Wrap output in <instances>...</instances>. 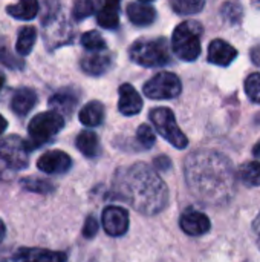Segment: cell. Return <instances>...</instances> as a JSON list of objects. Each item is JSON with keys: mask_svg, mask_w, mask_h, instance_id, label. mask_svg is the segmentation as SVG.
<instances>
[{"mask_svg": "<svg viewBox=\"0 0 260 262\" xmlns=\"http://www.w3.org/2000/svg\"><path fill=\"white\" fill-rule=\"evenodd\" d=\"M21 187L29 190V192H37V193H49L54 186L44 180H38V178H25L20 181Z\"/></svg>", "mask_w": 260, "mask_h": 262, "instance_id": "29", "label": "cell"}, {"mask_svg": "<svg viewBox=\"0 0 260 262\" xmlns=\"http://www.w3.org/2000/svg\"><path fill=\"white\" fill-rule=\"evenodd\" d=\"M253 154H254V157H257L260 158V141L254 146V149H253Z\"/></svg>", "mask_w": 260, "mask_h": 262, "instance_id": "39", "label": "cell"}, {"mask_svg": "<svg viewBox=\"0 0 260 262\" xmlns=\"http://www.w3.org/2000/svg\"><path fill=\"white\" fill-rule=\"evenodd\" d=\"M182 91L181 80L172 72H159L144 86V94L152 100H172Z\"/></svg>", "mask_w": 260, "mask_h": 262, "instance_id": "8", "label": "cell"}, {"mask_svg": "<svg viewBox=\"0 0 260 262\" xmlns=\"http://www.w3.org/2000/svg\"><path fill=\"white\" fill-rule=\"evenodd\" d=\"M221 14H222L225 21L236 25L242 20V6L236 2H227V3H224Z\"/></svg>", "mask_w": 260, "mask_h": 262, "instance_id": "28", "label": "cell"}, {"mask_svg": "<svg viewBox=\"0 0 260 262\" xmlns=\"http://www.w3.org/2000/svg\"><path fill=\"white\" fill-rule=\"evenodd\" d=\"M185 181L199 201L222 206L236 193V173L231 161L215 150H198L185 160Z\"/></svg>", "mask_w": 260, "mask_h": 262, "instance_id": "1", "label": "cell"}, {"mask_svg": "<svg viewBox=\"0 0 260 262\" xmlns=\"http://www.w3.org/2000/svg\"><path fill=\"white\" fill-rule=\"evenodd\" d=\"M127 17L136 26H147L155 21L156 11L153 6L146 3H130L127 6Z\"/></svg>", "mask_w": 260, "mask_h": 262, "instance_id": "16", "label": "cell"}, {"mask_svg": "<svg viewBox=\"0 0 260 262\" xmlns=\"http://www.w3.org/2000/svg\"><path fill=\"white\" fill-rule=\"evenodd\" d=\"M238 57V51L227 41L216 38L208 46V61L218 66H228Z\"/></svg>", "mask_w": 260, "mask_h": 262, "instance_id": "14", "label": "cell"}, {"mask_svg": "<svg viewBox=\"0 0 260 262\" xmlns=\"http://www.w3.org/2000/svg\"><path fill=\"white\" fill-rule=\"evenodd\" d=\"M110 57L106 54H93L81 58V69L90 75H101L110 68Z\"/></svg>", "mask_w": 260, "mask_h": 262, "instance_id": "18", "label": "cell"}, {"mask_svg": "<svg viewBox=\"0 0 260 262\" xmlns=\"http://www.w3.org/2000/svg\"><path fill=\"white\" fill-rule=\"evenodd\" d=\"M129 55L132 61L146 68L164 66L170 61V52L166 38L138 40L130 46Z\"/></svg>", "mask_w": 260, "mask_h": 262, "instance_id": "4", "label": "cell"}, {"mask_svg": "<svg viewBox=\"0 0 260 262\" xmlns=\"http://www.w3.org/2000/svg\"><path fill=\"white\" fill-rule=\"evenodd\" d=\"M245 92L253 103L260 104V72L251 74L245 80Z\"/></svg>", "mask_w": 260, "mask_h": 262, "instance_id": "30", "label": "cell"}, {"mask_svg": "<svg viewBox=\"0 0 260 262\" xmlns=\"http://www.w3.org/2000/svg\"><path fill=\"white\" fill-rule=\"evenodd\" d=\"M3 84H5V78H3V75H0V91L3 88Z\"/></svg>", "mask_w": 260, "mask_h": 262, "instance_id": "40", "label": "cell"}, {"mask_svg": "<svg viewBox=\"0 0 260 262\" xmlns=\"http://www.w3.org/2000/svg\"><path fill=\"white\" fill-rule=\"evenodd\" d=\"M120 100H118V109L123 115L126 117H132L141 112L143 109V100L139 97V94L135 91V88L132 84H121L120 86Z\"/></svg>", "mask_w": 260, "mask_h": 262, "instance_id": "13", "label": "cell"}, {"mask_svg": "<svg viewBox=\"0 0 260 262\" xmlns=\"http://www.w3.org/2000/svg\"><path fill=\"white\" fill-rule=\"evenodd\" d=\"M80 121L87 127L100 126L104 120V106L100 101H90L80 111Z\"/></svg>", "mask_w": 260, "mask_h": 262, "instance_id": "19", "label": "cell"}, {"mask_svg": "<svg viewBox=\"0 0 260 262\" xmlns=\"http://www.w3.org/2000/svg\"><path fill=\"white\" fill-rule=\"evenodd\" d=\"M0 161L12 170H21L28 167L29 164L28 143L17 135L3 138L0 141Z\"/></svg>", "mask_w": 260, "mask_h": 262, "instance_id": "7", "label": "cell"}, {"mask_svg": "<svg viewBox=\"0 0 260 262\" xmlns=\"http://www.w3.org/2000/svg\"><path fill=\"white\" fill-rule=\"evenodd\" d=\"M172 8L179 15L198 14L204 9L205 0H172Z\"/></svg>", "mask_w": 260, "mask_h": 262, "instance_id": "25", "label": "cell"}, {"mask_svg": "<svg viewBox=\"0 0 260 262\" xmlns=\"http://www.w3.org/2000/svg\"><path fill=\"white\" fill-rule=\"evenodd\" d=\"M8 262H66V255L46 249H18Z\"/></svg>", "mask_w": 260, "mask_h": 262, "instance_id": "11", "label": "cell"}, {"mask_svg": "<svg viewBox=\"0 0 260 262\" xmlns=\"http://www.w3.org/2000/svg\"><path fill=\"white\" fill-rule=\"evenodd\" d=\"M253 233H254V236H256L257 246L260 247V213L257 215V218L254 220V223H253Z\"/></svg>", "mask_w": 260, "mask_h": 262, "instance_id": "35", "label": "cell"}, {"mask_svg": "<svg viewBox=\"0 0 260 262\" xmlns=\"http://www.w3.org/2000/svg\"><path fill=\"white\" fill-rule=\"evenodd\" d=\"M3 238H5V224H3V221L0 220V243H2Z\"/></svg>", "mask_w": 260, "mask_h": 262, "instance_id": "38", "label": "cell"}, {"mask_svg": "<svg viewBox=\"0 0 260 262\" xmlns=\"http://www.w3.org/2000/svg\"><path fill=\"white\" fill-rule=\"evenodd\" d=\"M81 45L87 51H92V52H103L106 49V41L101 37V34L97 32V31L84 32L83 37H81Z\"/></svg>", "mask_w": 260, "mask_h": 262, "instance_id": "27", "label": "cell"}, {"mask_svg": "<svg viewBox=\"0 0 260 262\" xmlns=\"http://www.w3.org/2000/svg\"><path fill=\"white\" fill-rule=\"evenodd\" d=\"M202 26L198 21H182L172 37V48L176 57L184 61H195L201 55Z\"/></svg>", "mask_w": 260, "mask_h": 262, "instance_id": "3", "label": "cell"}, {"mask_svg": "<svg viewBox=\"0 0 260 262\" xmlns=\"http://www.w3.org/2000/svg\"><path fill=\"white\" fill-rule=\"evenodd\" d=\"M238 177L248 187H257V186H260V163L259 161L245 163L244 166H241Z\"/></svg>", "mask_w": 260, "mask_h": 262, "instance_id": "23", "label": "cell"}, {"mask_svg": "<svg viewBox=\"0 0 260 262\" xmlns=\"http://www.w3.org/2000/svg\"><path fill=\"white\" fill-rule=\"evenodd\" d=\"M98 229H100V224H98V221H97L93 216H89V218H86V221H84V227H83V236H84V238H93V236L97 235Z\"/></svg>", "mask_w": 260, "mask_h": 262, "instance_id": "33", "label": "cell"}, {"mask_svg": "<svg viewBox=\"0 0 260 262\" xmlns=\"http://www.w3.org/2000/svg\"><path fill=\"white\" fill-rule=\"evenodd\" d=\"M250 57H251V60H253V63H254L256 66H260V45L254 46V48L251 49Z\"/></svg>", "mask_w": 260, "mask_h": 262, "instance_id": "36", "label": "cell"}, {"mask_svg": "<svg viewBox=\"0 0 260 262\" xmlns=\"http://www.w3.org/2000/svg\"><path fill=\"white\" fill-rule=\"evenodd\" d=\"M153 163H155V167L158 170H169L170 166H172V163H170V160L167 157H158V158H155Z\"/></svg>", "mask_w": 260, "mask_h": 262, "instance_id": "34", "label": "cell"}, {"mask_svg": "<svg viewBox=\"0 0 260 262\" xmlns=\"http://www.w3.org/2000/svg\"><path fill=\"white\" fill-rule=\"evenodd\" d=\"M120 0H104V5L100 8L97 20L106 29H115L120 23L118 17Z\"/></svg>", "mask_w": 260, "mask_h": 262, "instance_id": "17", "label": "cell"}, {"mask_svg": "<svg viewBox=\"0 0 260 262\" xmlns=\"http://www.w3.org/2000/svg\"><path fill=\"white\" fill-rule=\"evenodd\" d=\"M64 126V120H63V115L55 112V111H48V112H43V114H38L35 115L31 123H29V143H28V147L29 149H34L40 144H44L48 143L54 135H57Z\"/></svg>", "mask_w": 260, "mask_h": 262, "instance_id": "5", "label": "cell"}, {"mask_svg": "<svg viewBox=\"0 0 260 262\" xmlns=\"http://www.w3.org/2000/svg\"><path fill=\"white\" fill-rule=\"evenodd\" d=\"M75 104H77V97L69 91H61V92L55 94L54 97H51V100H49V106L58 114L64 112L69 115L72 112V109L75 107Z\"/></svg>", "mask_w": 260, "mask_h": 262, "instance_id": "22", "label": "cell"}, {"mask_svg": "<svg viewBox=\"0 0 260 262\" xmlns=\"http://www.w3.org/2000/svg\"><path fill=\"white\" fill-rule=\"evenodd\" d=\"M141 2H146L147 3V2H152V0H141Z\"/></svg>", "mask_w": 260, "mask_h": 262, "instance_id": "42", "label": "cell"}, {"mask_svg": "<svg viewBox=\"0 0 260 262\" xmlns=\"http://www.w3.org/2000/svg\"><path fill=\"white\" fill-rule=\"evenodd\" d=\"M72 166V160L66 152L61 150H51L43 154L38 161H37V167L44 172V173H64L70 169Z\"/></svg>", "mask_w": 260, "mask_h": 262, "instance_id": "10", "label": "cell"}, {"mask_svg": "<svg viewBox=\"0 0 260 262\" xmlns=\"http://www.w3.org/2000/svg\"><path fill=\"white\" fill-rule=\"evenodd\" d=\"M6 127H8V121L0 115V135L6 130Z\"/></svg>", "mask_w": 260, "mask_h": 262, "instance_id": "37", "label": "cell"}, {"mask_svg": "<svg viewBox=\"0 0 260 262\" xmlns=\"http://www.w3.org/2000/svg\"><path fill=\"white\" fill-rule=\"evenodd\" d=\"M101 223L107 235L123 236L129 229V213L120 206H109L103 210Z\"/></svg>", "mask_w": 260, "mask_h": 262, "instance_id": "9", "label": "cell"}, {"mask_svg": "<svg viewBox=\"0 0 260 262\" xmlns=\"http://www.w3.org/2000/svg\"><path fill=\"white\" fill-rule=\"evenodd\" d=\"M150 120L156 127L158 134L166 138L176 149H185L188 146V140L184 132L176 124L175 114L169 107H155L150 112Z\"/></svg>", "mask_w": 260, "mask_h": 262, "instance_id": "6", "label": "cell"}, {"mask_svg": "<svg viewBox=\"0 0 260 262\" xmlns=\"http://www.w3.org/2000/svg\"><path fill=\"white\" fill-rule=\"evenodd\" d=\"M253 3H254L256 6H260V0H253Z\"/></svg>", "mask_w": 260, "mask_h": 262, "instance_id": "41", "label": "cell"}, {"mask_svg": "<svg viewBox=\"0 0 260 262\" xmlns=\"http://www.w3.org/2000/svg\"><path fill=\"white\" fill-rule=\"evenodd\" d=\"M77 147L84 157H89V158L97 157L100 152V141H98L97 134L90 130L80 132V135L77 137Z\"/></svg>", "mask_w": 260, "mask_h": 262, "instance_id": "21", "label": "cell"}, {"mask_svg": "<svg viewBox=\"0 0 260 262\" xmlns=\"http://www.w3.org/2000/svg\"><path fill=\"white\" fill-rule=\"evenodd\" d=\"M0 63H3L5 66H8L11 69L23 68V61L18 57H15L14 54H11L6 48H0Z\"/></svg>", "mask_w": 260, "mask_h": 262, "instance_id": "32", "label": "cell"}, {"mask_svg": "<svg viewBox=\"0 0 260 262\" xmlns=\"http://www.w3.org/2000/svg\"><path fill=\"white\" fill-rule=\"evenodd\" d=\"M35 38H37V31H35V28H32V26H25V28L18 32L17 43H15V51H17L20 55H28V54L32 51V48H34Z\"/></svg>", "mask_w": 260, "mask_h": 262, "instance_id": "24", "label": "cell"}, {"mask_svg": "<svg viewBox=\"0 0 260 262\" xmlns=\"http://www.w3.org/2000/svg\"><path fill=\"white\" fill-rule=\"evenodd\" d=\"M35 103H37V94L32 89H29V88H20L12 95L11 109L17 115L23 117L29 111H32V107L35 106Z\"/></svg>", "mask_w": 260, "mask_h": 262, "instance_id": "15", "label": "cell"}, {"mask_svg": "<svg viewBox=\"0 0 260 262\" xmlns=\"http://www.w3.org/2000/svg\"><path fill=\"white\" fill-rule=\"evenodd\" d=\"M8 14L17 20H32L38 14V0H20L6 8Z\"/></svg>", "mask_w": 260, "mask_h": 262, "instance_id": "20", "label": "cell"}, {"mask_svg": "<svg viewBox=\"0 0 260 262\" xmlns=\"http://www.w3.org/2000/svg\"><path fill=\"white\" fill-rule=\"evenodd\" d=\"M179 226L182 232L190 236H201L207 233L211 227L208 216L198 210H185L179 220Z\"/></svg>", "mask_w": 260, "mask_h": 262, "instance_id": "12", "label": "cell"}, {"mask_svg": "<svg viewBox=\"0 0 260 262\" xmlns=\"http://www.w3.org/2000/svg\"><path fill=\"white\" fill-rule=\"evenodd\" d=\"M101 0H75L74 3V17L75 20H83L100 8Z\"/></svg>", "mask_w": 260, "mask_h": 262, "instance_id": "26", "label": "cell"}, {"mask_svg": "<svg viewBox=\"0 0 260 262\" xmlns=\"http://www.w3.org/2000/svg\"><path fill=\"white\" fill-rule=\"evenodd\" d=\"M136 140H138V143H139L143 147L149 149V147H152V146L155 144L156 137H155L153 129H152L149 124H141V126L138 127V130H136Z\"/></svg>", "mask_w": 260, "mask_h": 262, "instance_id": "31", "label": "cell"}, {"mask_svg": "<svg viewBox=\"0 0 260 262\" xmlns=\"http://www.w3.org/2000/svg\"><path fill=\"white\" fill-rule=\"evenodd\" d=\"M115 192L143 215H156L169 204V189L159 175L144 163L121 172L115 181Z\"/></svg>", "mask_w": 260, "mask_h": 262, "instance_id": "2", "label": "cell"}]
</instances>
